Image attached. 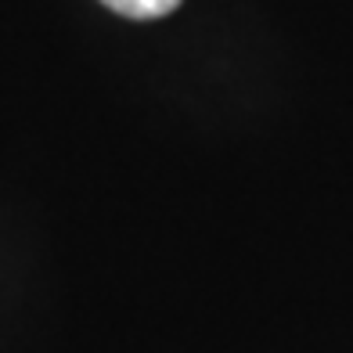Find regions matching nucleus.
Wrapping results in <instances>:
<instances>
[{
    "mask_svg": "<svg viewBox=\"0 0 353 353\" xmlns=\"http://www.w3.org/2000/svg\"><path fill=\"white\" fill-rule=\"evenodd\" d=\"M101 4L123 19H163V14L181 8V0H101Z\"/></svg>",
    "mask_w": 353,
    "mask_h": 353,
    "instance_id": "1",
    "label": "nucleus"
}]
</instances>
